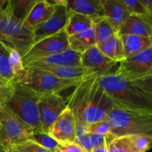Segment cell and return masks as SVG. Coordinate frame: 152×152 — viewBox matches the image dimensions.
<instances>
[{
    "instance_id": "obj_1",
    "label": "cell",
    "mask_w": 152,
    "mask_h": 152,
    "mask_svg": "<svg viewBox=\"0 0 152 152\" xmlns=\"http://www.w3.org/2000/svg\"><path fill=\"white\" fill-rule=\"evenodd\" d=\"M99 83L114 107L127 109L152 110V94L134 81L115 71L99 77Z\"/></svg>"
},
{
    "instance_id": "obj_2",
    "label": "cell",
    "mask_w": 152,
    "mask_h": 152,
    "mask_svg": "<svg viewBox=\"0 0 152 152\" xmlns=\"http://www.w3.org/2000/svg\"><path fill=\"white\" fill-rule=\"evenodd\" d=\"M105 119L114 137L147 135L152 137V110L127 109L114 107Z\"/></svg>"
},
{
    "instance_id": "obj_3",
    "label": "cell",
    "mask_w": 152,
    "mask_h": 152,
    "mask_svg": "<svg viewBox=\"0 0 152 152\" xmlns=\"http://www.w3.org/2000/svg\"><path fill=\"white\" fill-rule=\"evenodd\" d=\"M0 42L10 50H16L22 56L34 45L33 32L13 15L10 2L0 10Z\"/></svg>"
},
{
    "instance_id": "obj_4",
    "label": "cell",
    "mask_w": 152,
    "mask_h": 152,
    "mask_svg": "<svg viewBox=\"0 0 152 152\" xmlns=\"http://www.w3.org/2000/svg\"><path fill=\"white\" fill-rule=\"evenodd\" d=\"M42 94L16 83L13 95L6 106L33 132H42L39 115L38 102Z\"/></svg>"
},
{
    "instance_id": "obj_5",
    "label": "cell",
    "mask_w": 152,
    "mask_h": 152,
    "mask_svg": "<svg viewBox=\"0 0 152 152\" xmlns=\"http://www.w3.org/2000/svg\"><path fill=\"white\" fill-rule=\"evenodd\" d=\"M83 79L64 80L45 70L28 68L16 77V82L43 95L59 94L65 89L75 87Z\"/></svg>"
},
{
    "instance_id": "obj_6",
    "label": "cell",
    "mask_w": 152,
    "mask_h": 152,
    "mask_svg": "<svg viewBox=\"0 0 152 152\" xmlns=\"http://www.w3.org/2000/svg\"><path fill=\"white\" fill-rule=\"evenodd\" d=\"M32 133L6 105L0 107V144L4 148L29 140Z\"/></svg>"
},
{
    "instance_id": "obj_7",
    "label": "cell",
    "mask_w": 152,
    "mask_h": 152,
    "mask_svg": "<svg viewBox=\"0 0 152 152\" xmlns=\"http://www.w3.org/2000/svg\"><path fill=\"white\" fill-rule=\"evenodd\" d=\"M97 74L84 77L75 86L72 94L68 99V107L71 110L74 116L77 127V137L87 133V125L86 123V111L88 103L91 89L95 77Z\"/></svg>"
},
{
    "instance_id": "obj_8",
    "label": "cell",
    "mask_w": 152,
    "mask_h": 152,
    "mask_svg": "<svg viewBox=\"0 0 152 152\" xmlns=\"http://www.w3.org/2000/svg\"><path fill=\"white\" fill-rule=\"evenodd\" d=\"M99 77V74L96 76L91 89L85 117L87 126L106 118L114 107L111 98L100 86Z\"/></svg>"
},
{
    "instance_id": "obj_9",
    "label": "cell",
    "mask_w": 152,
    "mask_h": 152,
    "mask_svg": "<svg viewBox=\"0 0 152 152\" xmlns=\"http://www.w3.org/2000/svg\"><path fill=\"white\" fill-rule=\"evenodd\" d=\"M69 48L68 37L65 31L34 43L22 56L24 67L29 62L50 55L59 54Z\"/></svg>"
},
{
    "instance_id": "obj_10",
    "label": "cell",
    "mask_w": 152,
    "mask_h": 152,
    "mask_svg": "<svg viewBox=\"0 0 152 152\" xmlns=\"http://www.w3.org/2000/svg\"><path fill=\"white\" fill-rule=\"evenodd\" d=\"M130 80H141L152 75V46L120 62L115 71Z\"/></svg>"
},
{
    "instance_id": "obj_11",
    "label": "cell",
    "mask_w": 152,
    "mask_h": 152,
    "mask_svg": "<svg viewBox=\"0 0 152 152\" xmlns=\"http://www.w3.org/2000/svg\"><path fill=\"white\" fill-rule=\"evenodd\" d=\"M67 106V101L59 94L41 95L38 109L42 133H49L51 126Z\"/></svg>"
},
{
    "instance_id": "obj_12",
    "label": "cell",
    "mask_w": 152,
    "mask_h": 152,
    "mask_svg": "<svg viewBox=\"0 0 152 152\" xmlns=\"http://www.w3.org/2000/svg\"><path fill=\"white\" fill-rule=\"evenodd\" d=\"M50 134L59 145L74 143L77 140V127L74 116L67 106L51 126Z\"/></svg>"
},
{
    "instance_id": "obj_13",
    "label": "cell",
    "mask_w": 152,
    "mask_h": 152,
    "mask_svg": "<svg viewBox=\"0 0 152 152\" xmlns=\"http://www.w3.org/2000/svg\"><path fill=\"white\" fill-rule=\"evenodd\" d=\"M68 20V15L66 6H54V10L52 16L45 22L38 25L33 31L34 42L36 43L46 37L55 35L64 31Z\"/></svg>"
},
{
    "instance_id": "obj_14",
    "label": "cell",
    "mask_w": 152,
    "mask_h": 152,
    "mask_svg": "<svg viewBox=\"0 0 152 152\" xmlns=\"http://www.w3.org/2000/svg\"><path fill=\"white\" fill-rule=\"evenodd\" d=\"M117 64L106 57L96 45L90 48L82 54V66L100 76L112 73L111 71Z\"/></svg>"
},
{
    "instance_id": "obj_15",
    "label": "cell",
    "mask_w": 152,
    "mask_h": 152,
    "mask_svg": "<svg viewBox=\"0 0 152 152\" xmlns=\"http://www.w3.org/2000/svg\"><path fill=\"white\" fill-rule=\"evenodd\" d=\"M68 15L80 13L89 16L96 22L105 17L101 0H67Z\"/></svg>"
},
{
    "instance_id": "obj_16",
    "label": "cell",
    "mask_w": 152,
    "mask_h": 152,
    "mask_svg": "<svg viewBox=\"0 0 152 152\" xmlns=\"http://www.w3.org/2000/svg\"><path fill=\"white\" fill-rule=\"evenodd\" d=\"M118 35L152 37V19L145 16L129 15L119 29Z\"/></svg>"
},
{
    "instance_id": "obj_17",
    "label": "cell",
    "mask_w": 152,
    "mask_h": 152,
    "mask_svg": "<svg viewBox=\"0 0 152 152\" xmlns=\"http://www.w3.org/2000/svg\"><path fill=\"white\" fill-rule=\"evenodd\" d=\"M54 6L48 0H37L22 25L31 32L40 24L43 23L52 16Z\"/></svg>"
},
{
    "instance_id": "obj_18",
    "label": "cell",
    "mask_w": 152,
    "mask_h": 152,
    "mask_svg": "<svg viewBox=\"0 0 152 152\" xmlns=\"http://www.w3.org/2000/svg\"><path fill=\"white\" fill-rule=\"evenodd\" d=\"M105 18H106L118 32L119 29L130 15L120 0H101Z\"/></svg>"
},
{
    "instance_id": "obj_19",
    "label": "cell",
    "mask_w": 152,
    "mask_h": 152,
    "mask_svg": "<svg viewBox=\"0 0 152 152\" xmlns=\"http://www.w3.org/2000/svg\"><path fill=\"white\" fill-rule=\"evenodd\" d=\"M124 48V53L126 59L152 46V37H142L137 35H120Z\"/></svg>"
},
{
    "instance_id": "obj_20",
    "label": "cell",
    "mask_w": 152,
    "mask_h": 152,
    "mask_svg": "<svg viewBox=\"0 0 152 152\" xmlns=\"http://www.w3.org/2000/svg\"><path fill=\"white\" fill-rule=\"evenodd\" d=\"M96 45L106 57L117 63L126 59L124 48L121 38L118 34L113 36L106 41Z\"/></svg>"
},
{
    "instance_id": "obj_21",
    "label": "cell",
    "mask_w": 152,
    "mask_h": 152,
    "mask_svg": "<svg viewBox=\"0 0 152 152\" xmlns=\"http://www.w3.org/2000/svg\"><path fill=\"white\" fill-rule=\"evenodd\" d=\"M42 69L46 71L51 73L53 75L64 80H75V79H82L88 76L96 74L91 70L86 68L83 66L73 67L66 66V65H59V66L48 67Z\"/></svg>"
},
{
    "instance_id": "obj_22",
    "label": "cell",
    "mask_w": 152,
    "mask_h": 152,
    "mask_svg": "<svg viewBox=\"0 0 152 152\" xmlns=\"http://www.w3.org/2000/svg\"><path fill=\"white\" fill-rule=\"evenodd\" d=\"M69 48L83 54L88 49L96 45L94 26L83 32L68 37Z\"/></svg>"
},
{
    "instance_id": "obj_23",
    "label": "cell",
    "mask_w": 152,
    "mask_h": 152,
    "mask_svg": "<svg viewBox=\"0 0 152 152\" xmlns=\"http://www.w3.org/2000/svg\"><path fill=\"white\" fill-rule=\"evenodd\" d=\"M94 26V20L89 16L80 13H73L68 16V23L65 30L68 37L83 32Z\"/></svg>"
},
{
    "instance_id": "obj_24",
    "label": "cell",
    "mask_w": 152,
    "mask_h": 152,
    "mask_svg": "<svg viewBox=\"0 0 152 152\" xmlns=\"http://www.w3.org/2000/svg\"><path fill=\"white\" fill-rule=\"evenodd\" d=\"M126 143L132 152H147L152 148V137L147 135H126Z\"/></svg>"
},
{
    "instance_id": "obj_25",
    "label": "cell",
    "mask_w": 152,
    "mask_h": 152,
    "mask_svg": "<svg viewBox=\"0 0 152 152\" xmlns=\"http://www.w3.org/2000/svg\"><path fill=\"white\" fill-rule=\"evenodd\" d=\"M96 45L106 41L113 36L118 34L117 30L106 18H102L94 23Z\"/></svg>"
},
{
    "instance_id": "obj_26",
    "label": "cell",
    "mask_w": 152,
    "mask_h": 152,
    "mask_svg": "<svg viewBox=\"0 0 152 152\" xmlns=\"http://www.w3.org/2000/svg\"><path fill=\"white\" fill-rule=\"evenodd\" d=\"M75 143L81 147L86 152H91L94 148L106 143V137L86 133L77 137Z\"/></svg>"
},
{
    "instance_id": "obj_27",
    "label": "cell",
    "mask_w": 152,
    "mask_h": 152,
    "mask_svg": "<svg viewBox=\"0 0 152 152\" xmlns=\"http://www.w3.org/2000/svg\"><path fill=\"white\" fill-rule=\"evenodd\" d=\"M37 0H9L13 16L23 22Z\"/></svg>"
},
{
    "instance_id": "obj_28",
    "label": "cell",
    "mask_w": 152,
    "mask_h": 152,
    "mask_svg": "<svg viewBox=\"0 0 152 152\" xmlns=\"http://www.w3.org/2000/svg\"><path fill=\"white\" fill-rule=\"evenodd\" d=\"M10 49L0 42V76L12 81H16L10 64Z\"/></svg>"
},
{
    "instance_id": "obj_29",
    "label": "cell",
    "mask_w": 152,
    "mask_h": 152,
    "mask_svg": "<svg viewBox=\"0 0 152 152\" xmlns=\"http://www.w3.org/2000/svg\"><path fill=\"white\" fill-rule=\"evenodd\" d=\"M59 65H64V59L62 53L35 59L25 65V68H44L48 67L59 66Z\"/></svg>"
},
{
    "instance_id": "obj_30",
    "label": "cell",
    "mask_w": 152,
    "mask_h": 152,
    "mask_svg": "<svg viewBox=\"0 0 152 152\" xmlns=\"http://www.w3.org/2000/svg\"><path fill=\"white\" fill-rule=\"evenodd\" d=\"M29 140L35 142L45 149L55 152L59 148V144L50 134L42 132H33L29 137Z\"/></svg>"
},
{
    "instance_id": "obj_31",
    "label": "cell",
    "mask_w": 152,
    "mask_h": 152,
    "mask_svg": "<svg viewBox=\"0 0 152 152\" xmlns=\"http://www.w3.org/2000/svg\"><path fill=\"white\" fill-rule=\"evenodd\" d=\"M16 83L0 76V107L5 105L12 97Z\"/></svg>"
},
{
    "instance_id": "obj_32",
    "label": "cell",
    "mask_w": 152,
    "mask_h": 152,
    "mask_svg": "<svg viewBox=\"0 0 152 152\" xmlns=\"http://www.w3.org/2000/svg\"><path fill=\"white\" fill-rule=\"evenodd\" d=\"M6 152H52L42 148L31 140L4 148Z\"/></svg>"
},
{
    "instance_id": "obj_33",
    "label": "cell",
    "mask_w": 152,
    "mask_h": 152,
    "mask_svg": "<svg viewBox=\"0 0 152 152\" xmlns=\"http://www.w3.org/2000/svg\"><path fill=\"white\" fill-rule=\"evenodd\" d=\"M120 1L124 5L126 10L129 11L130 15L133 14L137 15V16H145V17H148L151 19L141 0H133V1H131V0H120Z\"/></svg>"
},
{
    "instance_id": "obj_34",
    "label": "cell",
    "mask_w": 152,
    "mask_h": 152,
    "mask_svg": "<svg viewBox=\"0 0 152 152\" xmlns=\"http://www.w3.org/2000/svg\"><path fill=\"white\" fill-rule=\"evenodd\" d=\"M87 133L108 136L111 134V127L107 119L91 123L87 126Z\"/></svg>"
},
{
    "instance_id": "obj_35",
    "label": "cell",
    "mask_w": 152,
    "mask_h": 152,
    "mask_svg": "<svg viewBox=\"0 0 152 152\" xmlns=\"http://www.w3.org/2000/svg\"><path fill=\"white\" fill-rule=\"evenodd\" d=\"M64 59V65L66 66H82V53L68 48L62 52Z\"/></svg>"
},
{
    "instance_id": "obj_36",
    "label": "cell",
    "mask_w": 152,
    "mask_h": 152,
    "mask_svg": "<svg viewBox=\"0 0 152 152\" xmlns=\"http://www.w3.org/2000/svg\"><path fill=\"white\" fill-rule=\"evenodd\" d=\"M10 64L16 79V77L25 69L23 62H22V57L17 50H10Z\"/></svg>"
},
{
    "instance_id": "obj_37",
    "label": "cell",
    "mask_w": 152,
    "mask_h": 152,
    "mask_svg": "<svg viewBox=\"0 0 152 152\" xmlns=\"http://www.w3.org/2000/svg\"><path fill=\"white\" fill-rule=\"evenodd\" d=\"M129 80V79H128ZM152 94V75L141 80H132Z\"/></svg>"
},
{
    "instance_id": "obj_38",
    "label": "cell",
    "mask_w": 152,
    "mask_h": 152,
    "mask_svg": "<svg viewBox=\"0 0 152 152\" xmlns=\"http://www.w3.org/2000/svg\"><path fill=\"white\" fill-rule=\"evenodd\" d=\"M58 149L62 152H86L77 143H68L65 145H59Z\"/></svg>"
},
{
    "instance_id": "obj_39",
    "label": "cell",
    "mask_w": 152,
    "mask_h": 152,
    "mask_svg": "<svg viewBox=\"0 0 152 152\" xmlns=\"http://www.w3.org/2000/svg\"><path fill=\"white\" fill-rule=\"evenodd\" d=\"M141 1L143 4L148 15L152 19V0H141Z\"/></svg>"
},
{
    "instance_id": "obj_40",
    "label": "cell",
    "mask_w": 152,
    "mask_h": 152,
    "mask_svg": "<svg viewBox=\"0 0 152 152\" xmlns=\"http://www.w3.org/2000/svg\"><path fill=\"white\" fill-rule=\"evenodd\" d=\"M91 152H108L107 142L106 143L103 144V145H100V146L94 148V149L91 151Z\"/></svg>"
},
{
    "instance_id": "obj_41",
    "label": "cell",
    "mask_w": 152,
    "mask_h": 152,
    "mask_svg": "<svg viewBox=\"0 0 152 152\" xmlns=\"http://www.w3.org/2000/svg\"><path fill=\"white\" fill-rule=\"evenodd\" d=\"M8 1L7 0H0V10H3L7 5Z\"/></svg>"
},
{
    "instance_id": "obj_42",
    "label": "cell",
    "mask_w": 152,
    "mask_h": 152,
    "mask_svg": "<svg viewBox=\"0 0 152 152\" xmlns=\"http://www.w3.org/2000/svg\"><path fill=\"white\" fill-rule=\"evenodd\" d=\"M0 152H6L4 148L1 145V144H0Z\"/></svg>"
},
{
    "instance_id": "obj_43",
    "label": "cell",
    "mask_w": 152,
    "mask_h": 152,
    "mask_svg": "<svg viewBox=\"0 0 152 152\" xmlns=\"http://www.w3.org/2000/svg\"><path fill=\"white\" fill-rule=\"evenodd\" d=\"M55 152H62V151H61L60 150H59V149H57V150H56V151H55Z\"/></svg>"
}]
</instances>
